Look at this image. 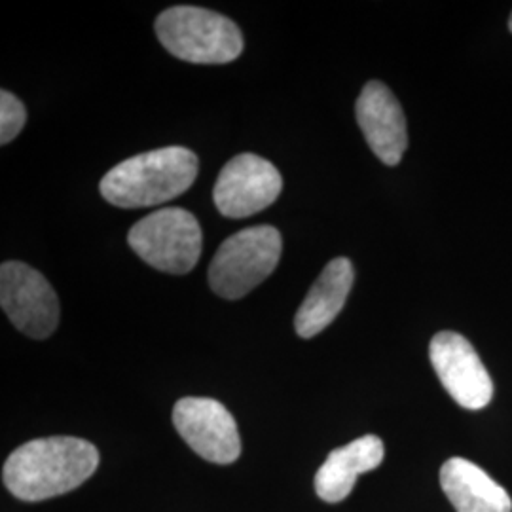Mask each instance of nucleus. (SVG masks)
<instances>
[{
    "label": "nucleus",
    "instance_id": "nucleus-2",
    "mask_svg": "<svg viewBox=\"0 0 512 512\" xmlns=\"http://www.w3.org/2000/svg\"><path fill=\"white\" fill-rule=\"evenodd\" d=\"M198 156L184 147L150 150L112 167L99 184L107 202L122 209H141L171 202L198 177Z\"/></svg>",
    "mask_w": 512,
    "mask_h": 512
},
{
    "label": "nucleus",
    "instance_id": "nucleus-14",
    "mask_svg": "<svg viewBox=\"0 0 512 512\" xmlns=\"http://www.w3.org/2000/svg\"><path fill=\"white\" fill-rule=\"evenodd\" d=\"M27 122V112L23 103L8 90L0 92V143L8 145L19 135Z\"/></svg>",
    "mask_w": 512,
    "mask_h": 512
},
{
    "label": "nucleus",
    "instance_id": "nucleus-5",
    "mask_svg": "<svg viewBox=\"0 0 512 512\" xmlns=\"http://www.w3.org/2000/svg\"><path fill=\"white\" fill-rule=\"evenodd\" d=\"M202 228L192 213L165 207L139 220L128 234L129 247L148 266L165 274L192 272L202 256Z\"/></svg>",
    "mask_w": 512,
    "mask_h": 512
},
{
    "label": "nucleus",
    "instance_id": "nucleus-13",
    "mask_svg": "<svg viewBox=\"0 0 512 512\" xmlns=\"http://www.w3.org/2000/svg\"><path fill=\"white\" fill-rule=\"evenodd\" d=\"M440 486L458 512H512L507 490L467 459H448L440 469Z\"/></svg>",
    "mask_w": 512,
    "mask_h": 512
},
{
    "label": "nucleus",
    "instance_id": "nucleus-6",
    "mask_svg": "<svg viewBox=\"0 0 512 512\" xmlns=\"http://www.w3.org/2000/svg\"><path fill=\"white\" fill-rule=\"evenodd\" d=\"M0 304L23 334L44 340L59 325V300L44 275L23 262L0 268Z\"/></svg>",
    "mask_w": 512,
    "mask_h": 512
},
{
    "label": "nucleus",
    "instance_id": "nucleus-10",
    "mask_svg": "<svg viewBox=\"0 0 512 512\" xmlns=\"http://www.w3.org/2000/svg\"><path fill=\"white\" fill-rule=\"evenodd\" d=\"M357 124L370 150L385 165H397L408 148L406 118L393 92L378 80L368 82L355 105Z\"/></svg>",
    "mask_w": 512,
    "mask_h": 512
},
{
    "label": "nucleus",
    "instance_id": "nucleus-9",
    "mask_svg": "<svg viewBox=\"0 0 512 512\" xmlns=\"http://www.w3.org/2000/svg\"><path fill=\"white\" fill-rule=\"evenodd\" d=\"M173 425L184 442L211 463L230 465L241 454L236 420L228 408L215 399H181L173 408Z\"/></svg>",
    "mask_w": 512,
    "mask_h": 512
},
{
    "label": "nucleus",
    "instance_id": "nucleus-7",
    "mask_svg": "<svg viewBox=\"0 0 512 512\" xmlns=\"http://www.w3.org/2000/svg\"><path fill=\"white\" fill-rule=\"evenodd\" d=\"M283 179L272 162L256 154H239L222 167L213 200L226 219H245L279 198Z\"/></svg>",
    "mask_w": 512,
    "mask_h": 512
},
{
    "label": "nucleus",
    "instance_id": "nucleus-15",
    "mask_svg": "<svg viewBox=\"0 0 512 512\" xmlns=\"http://www.w3.org/2000/svg\"><path fill=\"white\" fill-rule=\"evenodd\" d=\"M509 29H511V33H512V16H511V19H509Z\"/></svg>",
    "mask_w": 512,
    "mask_h": 512
},
{
    "label": "nucleus",
    "instance_id": "nucleus-1",
    "mask_svg": "<svg viewBox=\"0 0 512 512\" xmlns=\"http://www.w3.org/2000/svg\"><path fill=\"white\" fill-rule=\"evenodd\" d=\"M99 467L92 442L48 437L19 446L4 463V486L23 501H44L73 492Z\"/></svg>",
    "mask_w": 512,
    "mask_h": 512
},
{
    "label": "nucleus",
    "instance_id": "nucleus-3",
    "mask_svg": "<svg viewBox=\"0 0 512 512\" xmlns=\"http://www.w3.org/2000/svg\"><path fill=\"white\" fill-rule=\"evenodd\" d=\"M156 35L165 50L188 63L222 65L243 52V35L232 19L198 8L173 6L156 19Z\"/></svg>",
    "mask_w": 512,
    "mask_h": 512
},
{
    "label": "nucleus",
    "instance_id": "nucleus-4",
    "mask_svg": "<svg viewBox=\"0 0 512 512\" xmlns=\"http://www.w3.org/2000/svg\"><path fill=\"white\" fill-rule=\"evenodd\" d=\"M283 239L274 226H253L224 239L209 266V285L226 300L251 293L274 272Z\"/></svg>",
    "mask_w": 512,
    "mask_h": 512
},
{
    "label": "nucleus",
    "instance_id": "nucleus-11",
    "mask_svg": "<svg viewBox=\"0 0 512 512\" xmlns=\"http://www.w3.org/2000/svg\"><path fill=\"white\" fill-rule=\"evenodd\" d=\"M355 270L349 258H334L323 268L310 293L296 311L294 329L300 338H313L329 327L346 306Z\"/></svg>",
    "mask_w": 512,
    "mask_h": 512
},
{
    "label": "nucleus",
    "instance_id": "nucleus-12",
    "mask_svg": "<svg viewBox=\"0 0 512 512\" xmlns=\"http://www.w3.org/2000/svg\"><path fill=\"white\" fill-rule=\"evenodd\" d=\"M384 454V442L376 435H365L332 450L315 475V492L327 503L344 501L351 494L357 476L378 469Z\"/></svg>",
    "mask_w": 512,
    "mask_h": 512
},
{
    "label": "nucleus",
    "instance_id": "nucleus-8",
    "mask_svg": "<svg viewBox=\"0 0 512 512\" xmlns=\"http://www.w3.org/2000/svg\"><path fill=\"white\" fill-rule=\"evenodd\" d=\"M431 365L448 395L467 410H480L494 397V382L471 342L452 330L433 336Z\"/></svg>",
    "mask_w": 512,
    "mask_h": 512
}]
</instances>
